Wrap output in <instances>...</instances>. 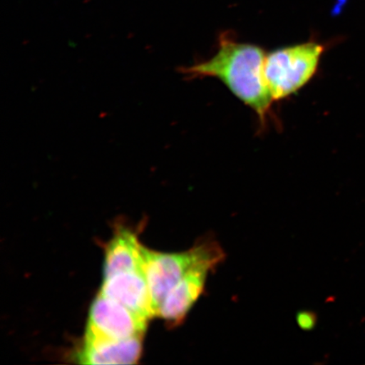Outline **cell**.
<instances>
[{
  "mask_svg": "<svg viewBox=\"0 0 365 365\" xmlns=\"http://www.w3.org/2000/svg\"><path fill=\"white\" fill-rule=\"evenodd\" d=\"M267 53L257 45L240 43L231 31L218 38L215 56L178 68L187 80L214 77L221 81L241 102L257 113L264 127L272 118L274 100L264 77Z\"/></svg>",
  "mask_w": 365,
  "mask_h": 365,
  "instance_id": "6da1fadb",
  "label": "cell"
},
{
  "mask_svg": "<svg viewBox=\"0 0 365 365\" xmlns=\"http://www.w3.org/2000/svg\"><path fill=\"white\" fill-rule=\"evenodd\" d=\"M143 272L157 317L164 299L190 269L207 261L223 262L225 251L215 237H204L194 247L180 253H161L143 246Z\"/></svg>",
  "mask_w": 365,
  "mask_h": 365,
  "instance_id": "7a4b0ae2",
  "label": "cell"
},
{
  "mask_svg": "<svg viewBox=\"0 0 365 365\" xmlns=\"http://www.w3.org/2000/svg\"><path fill=\"white\" fill-rule=\"evenodd\" d=\"M325 50V45L309 41L267 54L264 77L274 102L290 97L309 83Z\"/></svg>",
  "mask_w": 365,
  "mask_h": 365,
  "instance_id": "3957f363",
  "label": "cell"
},
{
  "mask_svg": "<svg viewBox=\"0 0 365 365\" xmlns=\"http://www.w3.org/2000/svg\"><path fill=\"white\" fill-rule=\"evenodd\" d=\"M148 319L99 294L91 304L86 334L112 340L143 336Z\"/></svg>",
  "mask_w": 365,
  "mask_h": 365,
  "instance_id": "277c9868",
  "label": "cell"
},
{
  "mask_svg": "<svg viewBox=\"0 0 365 365\" xmlns=\"http://www.w3.org/2000/svg\"><path fill=\"white\" fill-rule=\"evenodd\" d=\"M221 263L207 261L190 269L164 299L158 317L165 319L170 325H180L202 296L208 274Z\"/></svg>",
  "mask_w": 365,
  "mask_h": 365,
  "instance_id": "5b68a950",
  "label": "cell"
},
{
  "mask_svg": "<svg viewBox=\"0 0 365 365\" xmlns=\"http://www.w3.org/2000/svg\"><path fill=\"white\" fill-rule=\"evenodd\" d=\"M100 294L145 319L157 317L143 271L120 272L104 277Z\"/></svg>",
  "mask_w": 365,
  "mask_h": 365,
  "instance_id": "8992f818",
  "label": "cell"
},
{
  "mask_svg": "<svg viewBox=\"0 0 365 365\" xmlns=\"http://www.w3.org/2000/svg\"><path fill=\"white\" fill-rule=\"evenodd\" d=\"M143 336L112 340L86 334L76 359L82 364H134L143 352Z\"/></svg>",
  "mask_w": 365,
  "mask_h": 365,
  "instance_id": "52a82bcc",
  "label": "cell"
},
{
  "mask_svg": "<svg viewBox=\"0 0 365 365\" xmlns=\"http://www.w3.org/2000/svg\"><path fill=\"white\" fill-rule=\"evenodd\" d=\"M143 249L135 232L125 228L118 230L106 250L104 277L120 272H143Z\"/></svg>",
  "mask_w": 365,
  "mask_h": 365,
  "instance_id": "ba28073f",
  "label": "cell"
},
{
  "mask_svg": "<svg viewBox=\"0 0 365 365\" xmlns=\"http://www.w3.org/2000/svg\"><path fill=\"white\" fill-rule=\"evenodd\" d=\"M299 323L301 327H303L304 329H309L314 325L313 319L312 314L308 313H304L303 316H299Z\"/></svg>",
  "mask_w": 365,
  "mask_h": 365,
  "instance_id": "9c48e42d",
  "label": "cell"
}]
</instances>
